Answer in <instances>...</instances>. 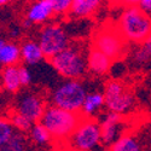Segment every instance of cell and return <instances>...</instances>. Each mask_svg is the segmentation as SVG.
<instances>
[{
	"label": "cell",
	"mask_w": 151,
	"mask_h": 151,
	"mask_svg": "<svg viewBox=\"0 0 151 151\" xmlns=\"http://www.w3.org/2000/svg\"><path fill=\"white\" fill-rule=\"evenodd\" d=\"M117 29L128 44L140 45L151 36V17L145 15L135 3H129L119 17Z\"/></svg>",
	"instance_id": "cell-1"
},
{
	"label": "cell",
	"mask_w": 151,
	"mask_h": 151,
	"mask_svg": "<svg viewBox=\"0 0 151 151\" xmlns=\"http://www.w3.org/2000/svg\"><path fill=\"white\" fill-rule=\"evenodd\" d=\"M81 112H71L55 105H48L40 120V123L57 142L67 143L82 121Z\"/></svg>",
	"instance_id": "cell-2"
},
{
	"label": "cell",
	"mask_w": 151,
	"mask_h": 151,
	"mask_svg": "<svg viewBox=\"0 0 151 151\" xmlns=\"http://www.w3.org/2000/svg\"><path fill=\"white\" fill-rule=\"evenodd\" d=\"M48 62L60 76L67 80H79L87 71V52H85L81 44L71 42L64 51Z\"/></svg>",
	"instance_id": "cell-3"
},
{
	"label": "cell",
	"mask_w": 151,
	"mask_h": 151,
	"mask_svg": "<svg viewBox=\"0 0 151 151\" xmlns=\"http://www.w3.org/2000/svg\"><path fill=\"white\" fill-rule=\"evenodd\" d=\"M86 87L80 80H65L59 83L50 96L51 105L71 112H80L87 96Z\"/></svg>",
	"instance_id": "cell-4"
},
{
	"label": "cell",
	"mask_w": 151,
	"mask_h": 151,
	"mask_svg": "<svg viewBox=\"0 0 151 151\" xmlns=\"http://www.w3.org/2000/svg\"><path fill=\"white\" fill-rule=\"evenodd\" d=\"M117 27L111 24L100 27L92 37V47L104 53L111 60H119L128 53V46Z\"/></svg>",
	"instance_id": "cell-5"
},
{
	"label": "cell",
	"mask_w": 151,
	"mask_h": 151,
	"mask_svg": "<svg viewBox=\"0 0 151 151\" xmlns=\"http://www.w3.org/2000/svg\"><path fill=\"white\" fill-rule=\"evenodd\" d=\"M103 93L105 99V108L109 112L123 116L132 111L135 105L134 96L128 87L119 80L108 81Z\"/></svg>",
	"instance_id": "cell-6"
},
{
	"label": "cell",
	"mask_w": 151,
	"mask_h": 151,
	"mask_svg": "<svg viewBox=\"0 0 151 151\" xmlns=\"http://www.w3.org/2000/svg\"><path fill=\"white\" fill-rule=\"evenodd\" d=\"M39 42L45 58L48 60L60 53L71 44L70 36L64 27L57 23H48L41 28L37 35Z\"/></svg>",
	"instance_id": "cell-7"
},
{
	"label": "cell",
	"mask_w": 151,
	"mask_h": 151,
	"mask_svg": "<svg viewBox=\"0 0 151 151\" xmlns=\"http://www.w3.org/2000/svg\"><path fill=\"white\" fill-rule=\"evenodd\" d=\"M67 143L74 151L96 150L102 144L99 121L97 119L83 117Z\"/></svg>",
	"instance_id": "cell-8"
},
{
	"label": "cell",
	"mask_w": 151,
	"mask_h": 151,
	"mask_svg": "<svg viewBox=\"0 0 151 151\" xmlns=\"http://www.w3.org/2000/svg\"><path fill=\"white\" fill-rule=\"evenodd\" d=\"M47 105L42 96L33 91L23 92L17 97L15 112L27 117L33 123L40 122Z\"/></svg>",
	"instance_id": "cell-9"
},
{
	"label": "cell",
	"mask_w": 151,
	"mask_h": 151,
	"mask_svg": "<svg viewBox=\"0 0 151 151\" xmlns=\"http://www.w3.org/2000/svg\"><path fill=\"white\" fill-rule=\"evenodd\" d=\"M98 121L100 126L102 145L105 147H110L123 134H126V122L123 120V116L119 114L108 111Z\"/></svg>",
	"instance_id": "cell-10"
},
{
	"label": "cell",
	"mask_w": 151,
	"mask_h": 151,
	"mask_svg": "<svg viewBox=\"0 0 151 151\" xmlns=\"http://www.w3.org/2000/svg\"><path fill=\"white\" fill-rule=\"evenodd\" d=\"M53 15V0H39L29 6L26 19L33 24H41L48 21Z\"/></svg>",
	"instance_id": "cell-11"
},
{
	"label": "cell",
	"mask_w": 151,
	"mask_h": 151,
	"mask_svg": "<svg viewBox=\"0 0 151 151\" xmlns=\"http://www.w3.org/2000/svg\"><path fill=\"white\" fill-rule=\"evenodd\" d=\"M112 64V60L94 47H90L87 51V70L94 75L106 74Z\"/></svg>",
	"instance_id": "cell-12"
},
{
	"label": "cell",
	"mask_w": 151,
	"mask_h": 151,
	"mask_svg": "<svg viewBox=\"0 0 151 151\" xmlns=\"http://www.w3.org/2000/svg\"><path fill=\"white\" fill-rule=\"evenodd\" d=\"M105 106L104 93L100 91H93L87 93L86 99L83 102L81 112L83 117L94 119V116Z\"/></svg>",
	"instance_id": "cell-13"
},
{
	"label": "cell",
	"mask_w": 151,
	"mask_h": 151,
	"mask_svg": "<svg viewBox=\"0 0 151 151\" xmlns=\"http://www.w3.org/2000/svg\"><path fill=\"white\" fill-rule=\"evenodd\" d=\"M19 47H21V58L26 64L34 65V64L40 63L45 58L39 42L35 40L23 41L19 45Z\"/></svg>",
	"instance_id": "cell-14"
},
{
	"label": "cell",
	"mask_w": 151,
	"mask_h": 151,
	"mask_svg": "<svg viewBox=\"0 0 151 151\" xmlns=\"http://www.w3.org/2000/svg\"><path fill=\"white\" fill-rule=\"evenodd\" d=\"M99 6V0H73L68 15L75 18H87L93 16Z\"/></svg>",
	"instance_id": "cell-15"
},
{
	"label": "cell",
	"mask_w": 151,
	"mask_h": 151,
	"mask_svg": "<svg viewBox=\"0 0 151 151\" xmlns=\"http://www.w3.org/2000/svg\"><path fill=\"white\" fill-rule=\"evenodd\" d=\"M1 85L3 87L11 93H15L19 91L22 87L21 79H19V65H12V67H5L1 73Z\"/></svg>",
	"instance_id": "cell-16"
},
{
	"label": "cell",
	"mask_w": 151,
	"mask_h": 151,
	"mask_svg": "<svg viewBox=\"0 0 151 151\" xmlns=\"http://www.w3.org/2000/svg\"><path fill=\"white\" fill-rule=\"evenodd\" d=\"M21 47L16 42H5L0 50V64L4 68L18 65L21 60Z\"/></svg>",
	"instance_id": "cell-17"
},
{
	"label": "cell",
	"mask_w": 151,
	"mask_h": 151,
	"mask_svg": "<svg viewBox=\"0 0 151 151\" xmlns=\"http://www.w3.org/2000/svg\"><path fill=\"white\" fill-rule=\"evenodd\" d=\"M109 151H143V149L135 135L126 133L109 147Z\"/></svg>",
	"instance_id": "cell-18"
},
{
	"label": "cell",
	"mask_w": 151,
	"mask_h": 151,
	"mask_svg": "<svg viewBox=\"0 0 151 151\" xmlns=\"http://www.w3.org/2000/svg\"><path fill=\"white\" fill-rule=\"evenodd\" d=\"M29 137H30V140L34 144L40 145V146L48 145L53 140L52 135L50 134V132L44 127L40 122L33 124L32 129L29 131Z\"/></svg>",
	"instance_id": "cell-19"
},
{
	"label": "cell",
	"mask_w": 151,
	"mask_h": 151,
	"mask_svg": "<svg viewBox=\"0 0 151 151\" xmlns=\"http://www.w3.org/2000/svg\"><path fill=\"white\" fill-rule=\"evenodd\" d=\"M27 149H28L27 138L23 133L19 132H17L11 140L0 145V151H27Z\"/></svg>",
	"instance_id": "cell-20"
},
{
	"label": "cell",
	"mask_w": 151,
	"mask_h": 151,
	"mask_svg": "<svg viewBox=\"0 0 151 151\" xmlns=\"http://www.w3.org/2000/svg\"><path fill=\"white\" fill-rule=\"evenodd\" d=\"M132 56L137 63H146L151 60V36L135 47Z\"/></svg>",
	"instance_id": "cell-21"
},
{
	"label": "cell",
	"mask_w": 151,
	"mask_h": 151,
	"mask_svg": "<svg viewBox=\"0 0 151 151\" xmlns=\"http://www.w3.org/2000/svg\"><path fill=\"white\" fill-rule=\"evenodd\" d=\"M17 131L9 119L0 117V145L11 140L16 135Z\"/></svg>",
	"instance_id": "cell-22"
},
{
	"label": "cell",
	"mask_w": 151,
	"mask_h": 151,
	"mask_svg": "<svg viewBox=\"0 0 151 151\" xmlns=\"http://www.w3.org/2000/svg\"><path fill=\"white\" fill-rule=\"evenodd\" d=\"M10 121H11L12 124H14V127L16 128V131L19 132V133H26V132L29 133V131L32 129L33 124H34L27 117H24V116L17 114V112H14V115L11 116Z\"/></svg>",
	"instance_id": "cell-23"
},
{
	"label": "cell",
	"mask_w": 151,
	"mask_h": 151,
	"mask_svg": "<svg viewBox=\"0 0 151 151\" xmlns=\"http://www.w3.org/2000/svg\"><path fill=\"white\" fill-rule=\"evenodd\" d=\"M73 0H53V12L55 15L69 14Z\"/></svg>",
	"instance_id": "cell-24"
},
{
	"label": "cell",
	"mask_w": 151,
	"mask_h": 151,
	"mask_svg": "<svg viewBox=\"0 0 151 151\" xmlns=\"http://www.w3.org/2000/svg\"><path fill=\"white\" fill-rule=\"evenodd\" d=\"M19 79L22 86H28L32 82V73L26 67H19Z\"/></svg>",
	"instance_id": "cell-25"
},
{
	"label": "cell",
	"mask_w": 151,
	"mask_h": 151,
	"mask_svg": "<svg viewBox=\"0 0 151 151\" xmlns=\"http://www.w3.org/2000/svg\"><path fill=\"white\" fill-rule=\"evenodd\" d=\"M135 4L145 15L151 17V0H139V1H135Z\"/></svg>",
	"instance_id": "cell-26"
},
{
	"label": "cell",
	"mask_w": 151,
	"mask_h": 151,
	"mask_svg": "<svg viewBox=\"0 0 151 151\" xmlns=\"http://www.w3.org/2000/svg\"><path fill=\"white\" fill-rule=\"evenodd\" d=\"M52 151H71V149L64 142H57V144L55 145V147H53Z\"/></svg>",
	"instance_id": "cell-27"
},
{
	"label": "cell",
	"mask_w": 151,
	"mask_h": 151,
	"mask_svg": "<svg viewBox=\"0 0 151 151\" xmlns=\"http://www.w3.org/2000/svg\"><path fill=\"white\" fill-rule=\"evenodd\" d=\"M23 26H24V28H29L30 26H33V23H30L28 19L24 18V21H23Z\"/></svg>",
	"instance_id": "cell-28"
},
{
	"label": "cell",
	"mask_w": 151,
	"mask_h": 151,
	"mask_svg": "<svg viewBox=\"0 0 151 151\" xmlns=\"http://www.w3.org/2000/svg\"><path fill=\"white\" fill-rule=\"evenodd\" d=\"M9 1L7 0H0V6H3V5H6Z\"/></svg>",
	"instance_id": "cell-29"
},
{
	"label": "cell",
	"mask_w": 151,
	"mask_h": 151,
	"mask_svg": "<svg viewBox=\"0 0 151 151\" xmlns=\"http://www.w3.org/2000/svg\"><path fill=\"white\" fill-rule=\"evenodd\" d=\"M5 42H6L5 40H1V39H0V50H1V48H3V46L5 45Z\"/></svg>",
	"instance_id": "cell-30"
},
{
	"label": "cell",
	"mask_w": 151,
	"mask_h": 151,
	"mask_svg": "<svg viewBox=\"0 0 151 151\" xmlns=\"http://www.w3.org/2000/svg\"><path fill=\"white\" fill-rule=\"evenodd\" d=\"M3 69H4V68H3V65H1V64H0V76H1V73H3Z\"/></svg>",
	"instance_id": "cell-31"
}]
</instances>
